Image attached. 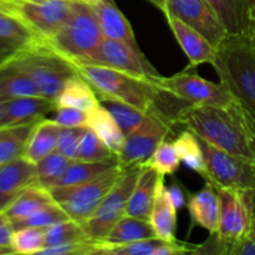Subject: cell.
I'll use <instances>...</instances> for the list:
<instances>
[{"instance_id":"4","label":"cell","mask_w":255,"mask_h":255,"mask_svg":"<svg viewBox=\"0 0 255 255\" xmlns=\"http://www.w3.org/2000/svg\"><path fill=\"white\" fill-rule=\"evenodd\" d=\"M10 64L32 80L41 96L54 101L66 82L79 75L71 60L57 52L50 44L26 47Z\"/></svg>"},{"instance_id":"36","label":"cell","mask_w":255,"mask_h":255,"mask_svg":"<svg viewBox=\"0 0 255 255\" xmlns=\"http://www.w3.org/2000/svg\"><path fill=\"white\" fill-rule=\"evenodd\" d=\"M45 248V228L24 227L14 229L11 249L14 254H39Z\"/></svg>"},{"instance_id":"16","label":"cell","mask_w":255,"mask_h":255,"mask_svg":"<svg viewBox=\"0 0 255 255\" xmlns=\"http://www.w3.org/2000/svg\"><path fill=\"white\" fill-rule=\"evenodd\" d=\"M167 21L177 42L188 57L191 69L202 64H214L216 47L203 35L174 16H167Z\"/></svg>"},{"instance_id":"38","label":"cell","mask_w":255,"mask_h":255,"mask_svg":"<svg viewBox=\"0 0 255 255\" xmlns=\"http://www.w3.org/2000/svg\"><path fill=\"white\" fill-rule=\"evenodd\" d=\"M181 157L173 142L166 139L154 151L146 166L154 168L162 176H169V174L176 173L177 169L181 166Z\"/></svg>"},{"instance_id":"48","label":"cell","mask_w":255,"mask_h":255,"mask_svg":"<svg viewBox=\"0 0 255 255\" xmlns=\"http://www.w3.org/2000/svg\"><path fill=\"white\" fill-rule=\"evenodd\" d=\"M251 234L252 237L255 239V216H254V219H253V223H252V228H251Z\"/></svg>"},{"instance_id":"7","label":"cell","mask_w":255,"mask_h":255,"mask_svg":"<svg viewBox=\"0 0 255 255\" xmlns=\"http://www.w3.org/2000/svg\"><path fill=\"white\" fill-rule=\"evenodd\" d=\"M122 172L117 164L84 183L54 187L49 192L55 203L59 204L70 218L82 223L96 211Z\"/></svg>"},{"instance_id":"44","label":"cell","mask_w":255,"mask_h":255,"mask_svg":"<svg viewBox=\"0 0 255 255\" xmlns=\"http://www.w3.org/2000/svg\"><path fill=\"white\" fill-rule=\"evenodd\" d=\"M168 193H169V197H171L172 203H173V206L176 207L177 211L183 208L184 204H186V202H184V194L183 192H182V189L179 188L177 184H173L171 188H168Z\"/></svg>"},{"instance_id":"42","label":"cell","mask_w":255,"mask_h":255,"mask_svg":"<svg viewBox=\"0 0 255 255\" xmlns=\"http://www.w3.org/2000/svg\"><path fill=\"white\" fill-rule=\"evenodd\" d=\"M14 233V227L11 221L4 212H0V255L14 254L11 249V238Z\"/></svg>"},{"instance_id":"14","label":"cell","mask_w":255,"mask_h":255,"mask_svg":"<svg viewBox=\"0 0 255 255\" xmlns=\"http://www.w3.org/2000/svg\"><path fill=\"white\" fill-rule=\"evenodd\" d=\"M164 15L183 21L203 35L214 47L228 36V32L206 0H168Z\"/></svg>"},{"instance_id":"50","label":"cell","mask_w":255,"mask_h":255,"mask_svg":"<svg viewBox=\"0 0 255 255\" xmlns=\"http://www.w3.org/2000/svg\"><path fill=\"white\" fill-rule=\"evenodd\" d=\"M254 216H255V189H254Z\"/></svg>"},{"instance_id":"3","label":"cell","mask_w":255,"mask_h":255,"mask_svg":"<svg viewBox=\"0 0 255 255\" xmlns=\"http://www.w3.org/2000/svg\"><path fill=\"white\" fill-rule=\"evenodd\" d=\"M77 74L84 77L100 99L126 102L147 114L153 109L157 89L153 80L141 79L101 65L75 62Z\"/></svg>"},{"instance_id":"41","label":"cell","mask_w":255,"mask_h":255,"mask_svg":"<svg viewBox=\"0 0 255 255\" xmlns=\"http://www.w3.org/2000/svg\"><path fill=\"white\" fill-rule=\"evenodd\" d=\"M52 120L61 127L86 126L87 112L67 106H56L52 112Z\"/></svg>"},{"instance_id":"43","label":"cell","mask_w":255,"mask_h":255,"mask_svg":"<svg viewBox=\"0 0 255 255\" xmlns=\"http://www.w3.org/2000/svg\"><path fill=\"white\" fill-rule=\"evenodd\" d=\"M24 49H26V47L17 44V42L0 37V67L10 64L19 55V52Z\"/></svg>"},{"instance_id":"32","label":"cell","mask_w":255,"mask_h":255,"mask_svg":"<svg viewBox=\"0 0 255 255\" xmlns=\"http://www.w3.org/2000/svg\"><path fill=\"white\" fill-rule=\"evenodd\" d=\"M181 161L192 171L197 172L202 177L206 176L207 167L203 149L199 143L198 136L191 129H184L173 141Z\"/></svg>"},{"instance_id":"37","label":"cell","mask_w":255,"mask_h":255,"mask_svg":"<svg viewBox=\"0 0 255 255\" xmlns=\"http://www.w3.org/2000/svg\"><path fill=\"white\" fill-rule=\"evenodd\" d=\"M70 217L67 216L66 212L54 202L39 211L34 212L30 216L25 218L19 219V221L11 222L14 229L24 228V227H35V228H47V227L56 224L59 222L66 221Z\"/></svg>"},{"instance_id":"27","label":"cell","mask_w":255,"mask_h":255,"mask_svg":"<svg viewBox=\"0 0 255 255\" xmlns=\"http://www.w3.org/2000/svg\"><path fill=\"white\" fill-rule=\"evenodd\" d=\"M228 35H248L244 0H206Z\"/></svg>"},{"instance_id":"26","label":"cell","mask_w":255,"mask_h":255,"mask_svg":"<svg viewBox=\"0 0 255 255\" xmlns=\"http://www.w3.org/2000/svg\"><path fill=\"white\" fill-rule=\"evenodd\" d=\"M154 237L157 236L151 222L126 214L124 218H121L115 224L106 238L101 242L112 244V246H120V244L133 243V242L154 238Z\"/></svg>"},{"instance_id":"40","label":"cell","mask_w":255,"mask_h":255,"mask_svg":"<svg viewBox=\"0 0 255 255\" xmlns=\"http://www.w3.org/2000/svg\"><path fill=\"white\" fill-rule=\"evenodd\" d=\"M86 128L87 126L61 127L56 151H59L60 153L69 157V158L76 159L80 143H81V139Z\"/></svg>"},{"instance_id":"25","label":"cell","mask_w":255,"mask_h":255,"mask_svg":"<svg viewBox=\"0 0 255 255\" xmlns=\"http://www.w3.org/2000/svg\"><path fill=\"white\" fill-rule=\"evenodd\" d=\"M55 102L57 106L74 107L85 112L91 111L100 104L95 90L80 75H76L66 82Z\"/></svg>"},{"instance_id":"12","label":"cell","mask_w":255,"mask_h":255,"mask_svg":"<svg viewBox=\"0 0 255 255\" xmlns=\"http://www.w3.org/2000/svg\"><path fill=\"white\" fill-rule=\"evenodd\" d=\"M153 82L161 90L192 106H228L237 100L223 84H216L186 71L171 77L159 76Z\"/></svg>"},{"instance_id":"24","label":"cell","mask_w":255,"mask_h":255,"mask_svg":"<svg viewBox=\"0 0 255 255\" xmlns=\"http://www.w3.org/2000/svg\"><path fill=\"white\" fill-rule=\"evenodd\" d=\"M54 203L51 194L46 188L34 184L24 189L17 197H15L4 208V213L11 222L19 221L30 216L34 212Z\"/></svg>"},{"instance_id":"15","label":"cell","mask_w":255,"mask_h":255,"mask_svg":"<svg viewBox=\"0 0 255 255\" xmlns=\"http://www.w3.org/2000/svg\"><path fill=\"white\" fill-rule=\"evenodd\" d=\"M37 184L36 163L25 156L0 166V207H5L24 189Z\"/></svg>"},{"instance_id":"13","label":"cell","mask_w":255,"mask_h":255,"mask_svg":"<svg viewBox=\"0 0 255 255\" xmlns=\"http://www.w3.org/2000/svg\"><path fill=\"white\" fill-rule=\"evenodd\" d=\"M75 62L101 65L147 80H156L161 76L143 54L137 52L125 42L106 37L91 54Z\"/></svg>"},{"instance_id":"51","label":"cell","mask_w":255,"mask_h":255,"mask_svg":"<svg viewBox=\"0 0 255 255\" xmlns=\"http://www.w3.org/2000/svg\"><path fill=\"white\" fill-rule=\"evenodd\" d=\"M2 211V209H1V207H0V212H1Z\"/></svg>"},{"instance_id":"21","label":"cell","mask_w":255,"mask_h":255,"mask_svg":"<svg viewBox=\"0 0 255 255\" xmlns=\"http://www.w3.org/2000/svg\"><path fill=\"white\" fill-rule=\"evenodd\" d=\"M161 176L162 174H159L152 167H142L141 174L134 184L131 198L127 204V216L149 221L154 197H156L157 186H158Z\"/></svg>"},{"instance_id":"52","label":"cell","mask_w":255,"mask_h":255,"mask_svg":"<svg viewBox=\"0 0 255 255\" xmlns=\"http://www.w3.org/2000/svg\"><path fill=\"white\" fill-rule=\"evenodd\" d=\"M31 1H36V0H31Z\"/></svg>"},{"instance_id":"34","label":"cell","mask_w":255,"mask_h":255,"mask_svg":"<svg viewBox=\"0 0 255 255\" xmlns=\"http://www.w3.org/2000/svg\"><path fill=\"white\" fill-rule=\"evenodd\" d=\"M89 241L81 223L69 218L45 228V248Z\"/></svg>"},{"instance_id":"10","label":"cell","mask_w":255,"mask_h":255,"mask_svg":"<svg viewBox=\"0 0 255 255\" xmlns=\"http://www.w3.org/2000/svg\"><path fill=\"white\" fill-rule=\"evenodd\" d=\"M204 153L206 182L214 187L255 189V159L229 153L198 136Z\"/></svg>"},{"instance_id":"6","label":"cell","mask_w":255,"mask_h":255,"mask_svg":"<svg viewBox=\"0 0 255 255\" xmlns=\"http://www.w3.org/2000/svg\"><path fill=\"white\" fill-rule=\"evenodd\" d=\"M105 39L91 2L74 0V11L49 44L71 61L91 54Z\"/></svg>"},{"instance_id":"8","label":"cell","mask_w":255,"mask_h":255,"mask_svg":"<svg viewBox=\"0 0 255 255\" xmlns=\"http://www.w3.org/2000/svg\"><path fill=\"white\" fill-rule=\"evenodd\" d=\"M174 125L156 110L144 115L141 124L125 138L117 164L122 171L144 167L159 144L171 134Z\"/></svg>"},{"instance_id":"46","label":"cell","mask_w":255,"mask_h":255,"mask_svg":"<svg viewBox=\"0 0 255 255\" xmlns=\"http://www.w3.org/2000/svg\"><path fill=\"white\" fill-rule=\"evenodd\" d=\"M148 1H151L152 4L154 5V6L158 7L159 10H161L163 14H166V10H167V2H168V0H148Z\"/></svg>"},{"instance_id":"45","label":"cell","mask_w":255,"mask_h":255,"mask_svg":"<svg viewBox=\"0 0 255 255\" xmlns=\"http://www.w3.org/2000/svg\"><path fill=\"white\" fill-rule=\"evenodd\" d=\"M246 1L247 24H248V36L253 32L255 27V0H244Z\"/></svg>"},{"instance_id":"23","label":"cell","mask_w":255,"mask_h":255,"mask_svg":"<svg viewBox=\"0 0 255 255\" xmlns=\"http://www.w3.org/2000/svg\"><path fill=\"white\" fill-rule=\"evenodd\" d=\"M60 132L61 126H59L52 119L44 117L37 121L29 137L24 156L34 163L41 161L56 151Z\"/></svg>"},{"instance_id":"47","label":"cell","mask_w":255,"mask_h":255,"mask_svg":"<svg viewBox=\"0 0 255 255\" xmlns=\"http://www.w3.org/2000/svg\"><path fill=\"white\" fill-rule=\"evenodd\" d=\"M5 101L6 100L0 99V127L5 126Z\"/></svg>"},{"instance_id":"49","label":"cell","mask_w":255,"mask_h":255,"mask_svg":"<svg viewBox=\"0 0 255 255\" xmlns=\"http://www.w3.org/2000/svg\"><path fill=\"white\" fill-rule=\"evenodd\" d=\"M249 36L252 37V40H253L254 41V44H255V27H254V30H253V32H252L251 35H249Z\"/></svg>"},{"instance_id":"1","label":"cell","mask_w":255,"mask_h":255,"mask_svg":"<svg viewBox=\"0 0 255 255\" xmlns=\"http://www.w3.org/2000/svg\"><path fill=\"white\" fill-rule=\"evenodd\" d=\"M177 125L223 151L255 159V116L238 99L228 106H188Z\"/></svg>"},{"instance_id":"39","label":"cell","mask_w":255,"mask_h":255,"mask_svg":"<svg viewBox=\"0 0 255 255\" xmlns=\"http://www.w3.org/2000/svg\"><path fill=\"white\" fill-rule=\"evenodd\" d=\"M112 158H117V157L99 138V136L87 127L81 139V143H80L76 159H79V161L97 162Z\"/></svg>"},{"instance_id":"35","label":"cell","mask_w":255,"mask_h":255,"mask_svg":"<svg viewBox=\"0 0 255 255\" xmlns=\"http://www.w3.org/2000/svg\"><path fill=\"white\" fill-rule=\"evenodd\" d=\"M99 101L102 106H105L111 112V115L115 117L119 126L121 127L125 136H127L129 132L133 131L141 124L144 115H146L141 110L136 109V107L131 106V105L126 104V102L119 101V100L100 99Z\"/></svg>"},{"instance_id":"9","label":"cell","mask_w":255,"mask_h":255,"mask_svg":"<svg viewBox=\"0 0 255 255\" xmlns=\"http://www.w3.org/2000/svg\"><path fill=\"white\" fill-rule=\"evenodd\" d=\"M141 171L142 167H137L122 172L120 178L105 197L104 201L100 203L96 211L86 221L82 222L81 226L89 241H104L115 224L126 216L127 204Z\"/></svg>"},{"instance_id":"31","label":"cell","mask_w":255,"mask_h":255,"mask_svg":"<svg viewBox=\"0 0 255 255\" xmlns=\"http://www.w3.org/2000/svg\"><path fill=\"white\" fill-rule=\"evenodd\" d=\"M115 166H117V158L97 162L79 161V159H76V161L66 169V172H65V173L62 174L50 188L84 183V182L90 181V179L100 176V174L104 173L107 169L112 168V167ZM49 189H47V191H49Z\"/></svg>"},{"instance_id":"30","label":"cell","mask_w":255,"mask_h":255,"mask_svg":"<svg viewBox=\"0 0 255 255\" xmlns=\"http://www.w3.org/2000/svg\"><path fill=\"white\" fill-rule=\"evenodd\" d=\"M0 37L11 40L25 47L49 44L16 15L0 7Z\"/></svg>"},{"instance_id":"2","label":"cell","mask_w":255,"mask_h":255,"mask_svg":"<svg viewBox=\"0 0 255 255\" xmlns=\"http://www.w3.org/2000/svg\"><path fill=\"white\" fill-rule=\"evenodd\" d=\"M223 84L255 116V44L248 35H228L212 65Z\"/></svg>"},{"instance_id":"28","label":"cell","mask_w":255,"mask_h":255,"mask_svg":"<svg viewBox=\"0 0 255 255\" xmlns=\"http://www.w3.org/2000/svg\"><path fill=\"white\" fill-rule=\"evenodd\" d=\"M34 124L0 127V166L24 156Z\"/></svg>"},{"instance_id":"19","label":"cell","mask_w":255,"mask_h":255,"mask_svg":"<svg viewBox=\"0 0 255 255\" xmlns=\"http://www.w3.org/2000/svg\"><path fill=\"white\" fill-rule=\"evenodd\" d=\"M192 223L216 234L221 217V201L217 188L207 182L206 187L194 194L188 203Z\"/></svg>"},{"instance_id":"22","label":"cell","mask_w":255,"mask_h":255,"mask_svg":"<svg viewBox=\"0 0 255 255\" xmlns=\"http://www.w3.org/2000/svg\"><path fill=\"white\" fill-rule=\"evenodd\" d=\"M86 126L99 136V138L117 157L125 144V133L111 112L101 104L87 112Z\"/></svg>"},{"instance_id":"20","label":"cell","mask_w":255,"mask_h":255,"mask_svg":"<svg viewBox=\"0 0 255 255\" xmlns=\"http://www.w3.org/2000/svg\"><path fill=\"white\" fill-rule=\"evenodd\" d=\"M154 233L158 238L166 242H176L177 209L169 197L168 188L164 183V176H161L157 186L156 197L149 217Z\"/></svg>"},{"instance_id":"17","label":"cell","mask_w":255,"mask_h":255,"mask_svg":"<svg viewBox=\"0 0 255 255\" xmlns=\"http://www.w3.org/2000/svg\"><path fill=\"white\" fill-rule=\"evenodd\" d=\"M91 4L96 11L102 34L106 39L125 42L137 52L143 54L136 41L131 24L114 0H95Z\"/></svg>"},{"instance_id":"18","label":"cell","mask_w":255,"mask_h":255,"mask_svg":"<svg viewBox=\"0 0 255 255\" xmlns=\"http://www.w3.org/2000/svg\"><path fill=\"white\" fill-rule=\"evenodd\" d=\"M56 102L44 96H21L5 101V126L34 124L52 114Z\"/></svg>"},{"instance_id":"29","label":"cell","mask_w":255,"mask_h":255,"mask_svg":"<svg viewBox=\"0 0 255 255\" xmlns=\"http://www.w3.org/2000/svg\"><path fill=\"white\" fill-rule=\"evenodd\" d=\"M37 95H40L37 87L21 70L15 67L12 64L0 67V99L9 100L14 97Z\"/></svg>"},{"instance_id":"5","label":"cell","mask_w":255,"mask_h":255,"mask_svg":"<svg viewBox=\"0 0 255 255\" xmlns=\"http://www.w3.org/2000/svg\"><path fill=\"white\" fill-rule=\"evenodd\" d=\"M221 201L218 231L212 234L206 247H196V253L221 254L222 248L251 233L254 219V189L216 187Z\"/></svg>"},{"instance_id":"33","label":"cell","mask_w":255,"mask_h":255,"mask_svg":"<svg viewBox=\"0 0 255 255\" xmlns=\"http://www.w3.org/2000/svg\"><path fill=\"white\" fill-rule=\"evenodd\" d=\"M76 159L55 151L36 163L37 186L49 189Z\"/></svg>"},{"instance_id":"11","label":"cell","mask_w":255,"mask_h":255,"mask_svg":"<svg viewBox=\"0 0 255 255\" xmlns=\"http://www.w3.org/2000/svg\"><path fill=\"white\" fill-rule=\"evenodd\" d=\"M0 7L16 15L47 42L74 11V0H0Z\"/></svg>"}]
</instances>
